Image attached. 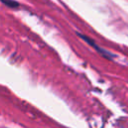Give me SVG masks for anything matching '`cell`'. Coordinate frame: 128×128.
<instances>
[{"label": "cell", "mask_w": 128, "mask_h": 128, "mask_svg": "<svg viewBox=\"0 0 128 128\" xmlns=\"http://www.w3.org/2000/svg\"><path fill=\"white\" fill-rule=\"evenodd\" d=\"M1 1H2L4 4H6L7 6L11 7V8L18 6V3H17V2H14V1H12V0H1Z\"/></svg>", "instance_id": "obj_2"}, {"label": "cell", "mask_w": 128, "mask_h": 128, "mask_svg": "<svg viewBox=\"0 0 128 128\" xmlns=\"http://www.w3.org/2000/svg\"><path fill=\"white\" fill-rule=\"evenodd\" d=\"M80 37H81V38H83V39H84L87 43H89L91 46H93V47H94V48H95L99 53H101L104 57H106V58H108V59H112V58H113V55H112V54H110L109 52H107V51H105V50L101 49L100 47H98V46H97V45L92 41V39H90V38H88V37H86V36H84V35H80Z\"/></svg>", "instance_id": "obj_1"}]
</instances>
